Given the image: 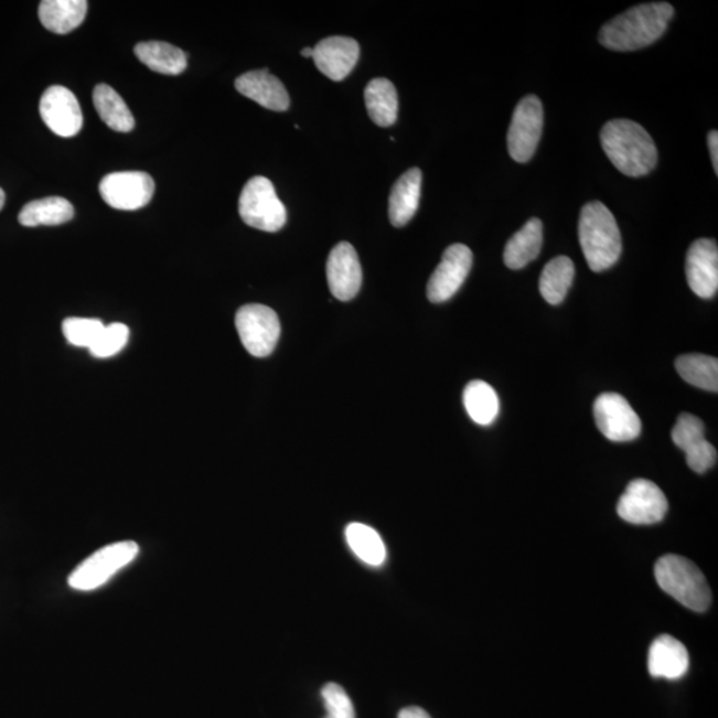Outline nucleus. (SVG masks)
Wrapping results in <instances>:
<instances>
[{
    "instance_id": "1",
    "label": "nucleus",
    "mask_w": 718,
    "mask_h": 718,
    "mask_svg": "<svg viewBox=\"0 0 718 718\" xmlns=\"http://www.w3.org/2000/svg\"><path fill=\"white\" fill-rule=\"evenodd\" d=\"M674 14V8L666 2L635 6L604 24L599 42L619 53L649 47L664 35Z\"/></svg>"
},
{
    "instance_id": "2",
    "label": "nucleus",
    "mask_w": 718,
    "mask_h": 718,
    "mask_svg": "<svg viewBox=\"0 0 718 718\" xmlns=\"http://www.w3.org/2000/svg\"><path fill=\"white\" fill-rule=\"evenodd\" d=\"M600 141L608 159L625 176H645L657 165L655 141L639 122L626 119L608 121L601 129Z\"/></svg>"
},
{
    "instance_id": "3",
    "label": "nucleus",
    "mask_w": 718,
    "mask_h": 718,
    "mask_svg": "<svg viewBox=\"0 0 718 718\" xmlns=\"http://www.w3.org/2000/svg\"><path fill=\"white\" fill-rule=\"evenodd\" d=\"M579 242L592 271L599 274L619 261L623 243L617 218L603 203L591 202L581 210Z\"/></svg>"
},
{
    "instance_id": "4",
    "label": "nucleus",
    "mask_w": 718,
    "mask_h": 718,
    "mask_svg": "<svg viewBox=\"0 0 718 718\" xmlns=\"http://www.w3.org/2000/svg\"><path fill=\"white\" fill-rule=\"evenodd\" d=\"M655 578L662 590L695 612L707 611L711 593L707 579L695 562L678 555H665L655 566Z\"/></svg>"
},
{
    "instance_id": "5",
    "label": "nucleus",
    "mask_w": 718,
    "mask_h": 718,
    "mask_svg": "<svg viewBox=\"0 0 718 718\" xmlns=\"http://www.w3.org/2000/svg\"><path fill=\"white\" fill-rule=\"evenodd\" d=\"M140 548L132 540L118 542L99 549L81 562L69 575L68 585L76 591H94L138 558Z\"/></svg>"
},
{
    "instance_id": "6",
    "label": "nucleus",
    "mask_w": 718,
    "mask_h": 718,
    "mask_svg": "<svg viewBox=\"0 0 718 718\" xmlns=\"http://www.w3.org/2000/svg\"><path fill=\"white\" fill-rule=\"evenodd\" d=\"M238 213L251 228L278 232L287 224V208L278 199L275 185L264 176L250 179L239 195Z\"/></svg>"
},
{
    "instance_id": "7",
    "label": "nucleus",
    "mask_w": 718,
    "mask_h": 718,
    "mask_svg": "<svg viewBox=\"0 0 718 718\" xmlns=\"http://www.w3.org/2000/svg\"><path fill=\"white\" fill-rule=\"evenodd\" d=\"M236 329L244 347L257 358L274 353L281 334V323L275 310L260 303L238 309Z\"/></svg>"
},
{
    "instance_id": "8",
    "label": "nucleus",
    "mask_w": 718,
    "mask_h": 718,
    "mask_svg": "<svg viewBox=\"0 0 718 718\" xmlns=\"http://www.w3.org/2000/svg\"><path fill=\"white\" fill-rule=\"evenodd\" d=\"M543 106L538 96L528 95L515 108L507 135L510 157L517 163L532 160L543 131Z\"/></svg>"
},
{
    "instance_id": "9",
    "label": "nucleus",
    "mask_w": 718,
    "mask_h": 718,
    "mask_svg": "<svg viewBox=\"0 0 718 718\" xmlns=\"http://www.w3.org/2000/svg\"><path fill=\"white\" fill-rule=\"evenodd\" d=\"M593 416L601 435L612 442L635 441L642 432V420L618 393L601 394L594 400Z\"/></svg>"
},
{
    "instance_id": "10",
    "label": "nucleus",
    "mask_w": 718,
    "mask_h": 718,
    "mask_svg": "<svg viewBox=\"0 0 718 718\" xmlns=\"http://www.w3.org/2000/svg\"><path fill=\"white\" fill-rule=\"evenodd\" d=\"M668 513V501L656 483L636 479L625 489L618 503L621 519L646 526L662 522Z\"/></svg>"
},
{
    "instance_id": "11",
    "label": "nucleus",
    "mask_w": 718,
    "mask_h": 718,
    "mask_svg": "<svg viewBox=\"0 0 718 718\" xmlns=\"http://www.w3.org/2000/svg\"><path fill=\"white\" fill-rule=\"evenodd\" d=\"M99 192L115 210L138 211L150 204L154 181L146 172H115L100 181Z\"/></svg>"
},
{
    "instance_id": "12",
    "label": "nucleus",
    "mask_w": 718,
    "mask_h": 718,
    "mask_svg": "<svg viewBox=\"0 0 718 718\" xmlns=\"http://www.w3.org/2000/svg\"><path fill=\"white\" fill-rule=\"evenodd\" d=\"M472 267V251L463 244L444 250L441 264L427 283V297L432 303L449 301L462 288Z\"/></svg>"
},
{
    "instance_id": "13",
    "label": "nucleus",
    "mask_w": 718,
    "mask_h": 718,
    "mask_svg": "<svg viewBox=\"0 0 718 718\" xmlns=\"http://www.w3.org/2000/svg\"><path fill=\"white\" fill-rule=\"evenodd\" d=\"M39 111L44 125L61 138H74L82 131L83 114L79 101L66 87L53 86L45 89Z\"/></svg>"
},
{
    "instance_id": "14",
    "label": "nucleus",
    "mask_w": 718,
    "mask_h": 718,
    "mask_svg": "<svg viewBox=\"0 0 718 718\" xmlns=\"http://www.w3.org/2000/svg\"><path fill=\"white\" fill-rule=\"evenodd\" d=\"M672 439L687 457L690 470L704 474L717 462L715 446L705 439V427L700 418L683 412L672 430Z\"/></svg>"
},
{
    "instance_id": "15",
    "label": "nucleus",
    "mask_w": 718,
    "mask_h": 718,
    "mask_svg": "<svg viewBox=\"0 0 718 718\" xmlns=\"http://www.w3.org/2000/svg\"><path fill=\"white\" fill-rule=\"evenodd\" d=\"M330 292L340 301H351L362 285V268L352 244L340 243L330 251L326 264Z\"/></svg>"
},
{
    "instance_id": "16",
    "label": "nucleus",
    "mask_w": 718,
    "mask_h": 718,
    "mask_svg": "<svg viewBox=\"0 0 718 718\" xmlns=\"http://www.w3.org/2000/svg\"><path fill=\"white\" fill-rule=\"evenodd\" d=\"M687 280L692 292L701 299L715 297L718 289V248L715 239L700 238L687 255Z\"/></svg>"
},
{
    "instance_id": "17",
    "label": "nucleus",
    "mask_w": 718,
    "mask_h": 718,
    "mask_svg": "<svg viewBox=\"0 0 718 718\" xmlns=\"http://www.w3.org/2000/svg\"><path fill=\"white\" fill-rule=\"evenodd\" d=\"M312 60L329 79L341 82L358 63L360 44L353 37L330 36L315 45Z\"/></svg>"
},
{
    "instance_id": "18",
    "label": "nucleus",
    "mask_w": 718,
    "mask_h": 718,
    "mask_svg": "<svg viewBox=\"0 0 718 718\" xmlns=\"http://www.w3.org/2000/svg\"><path fill=\"white\" fill-rule=\"evenodd\" d=\"M236 89L271 111H287L290 105L287 88L278 77L269 74L268 69L250 71L237 77Z\"/></svg>"
},
{
    "instance_id": "19",
    "label": "nucleus",
    "mask_w": 718,
    "mask_h": 718,
    "mask_svg": "<svg viewBox=\"0 0 718 718\" xmlns=\"http://www.w3.org/2000/svg\"><path fill=\"white\" fill-rule=\"evenodd\" d=\"M689 669V653L682 642L669 635L653 640L649 652V671L652 677L678 681Z\"/></svg>"
},
{
    "instance_id": "20",
    "label": "nucleus",
    "mask_w": 718,
    "mask_h": 718,
    "mask_svg": "<svg viewBox=\"0 0 718 718\" xmlns=\"http://www.w3.org/2000/svg\"><path fill=\"white\" fill-rule=\"evenodd\" d=\"M420 191H422V172L419 168H411L393 185L389 199V217L396 228H403L416 215Z\"/></svg>"
},
{
    "instance_id": "21",
    "label": "nucleus",
    "mask_w": 718,
    "mask_h": 718,
    "mask_svg": "<svg viewBox=\"0 0 718 718\" xmlns=\"http://www.w3.org/2000/svg\"><path fill=\"white\" fill-rule=\"evenodd\" d=\"M543 247V224L539 218H529L521 231L508 239L504 248V264L519 270L538 258Z\"/></svg>"
},
{
    "instance_id": "22",
    "label": "nucleus",
    "mask_w": 718,
    "mask_h": 718,
    "mask_svg": "<svg viewBox=\"0 0 718 718\" xmlns=\"http://www.w3.org/2000/svg\"><path fill=\"white\" fill-rule=\"evenodd\" d=\"M86 0H43L39 6V19L45 29L54 34H68L86 19Z\"/></svg>"
},
{
    "instance_id": "23",
    "label": "nucleus",
    "mask_w": 718,
    "mask_h": 718,
    "mask_svg": "<svg viewBox=\"0 0 718 718\" xmlns=\"http://www.w3.org/2000/svg\"><path fill=\"white\" fill-rule=\"evenodd\" d=\"M367 114L375 125L390 127L398 118L397 89L390 81L377 77L365 88Z\"/></svg>"
},
{
    "instance_id": "24",
    "label": "nucleus",
    "mask_w": 718,
    "mask_h": 718,
    "mask_svg": "<svg viewBox=\"0 0 718 718\" xmlns=\"http://www.w3.org/2000/svg\"><path fill=\"white\" fill-rule=\"evenodd\" d=\"M75 215L74 206L64 197L34 200L19 213V223L28 228L34 226H55L71 222Z\"/></svg>"
},
{
    "instance_id": "25",
    "label": "nucleus",
    "mask_w": 718,
    "mask_h": 718,
    "mask_svg": "<svg viewBox=\"0 0 718 718\" xmlns=\"http://www.w3.org/2000/svg\"><path fill=\"white\" fill-rule=\"evenodd\" d=\"M135 55L148 68L163 75H180L187 66L184 51L165 42L139 43L135 47Z\"/></svg>"
},
{
    "instance_id": "26",
    "label": "nucleus",
    "mask_w": 718,
    "mask_h": 718,
    "mask_svg": "<svg viewBox=\"0 0 718 718\" xmlns=\"http://www.w3.org/2000/svg\"><path fill=\"white\" fill-rule=\"evenodd\" d=\"M94 105L100 119L116 132H131L135 118L126 101L107 84H99L94 89Z\"/></svg>"
},
{
    "instance_id": "27",
    "label": "nucleus",
    "mask_w": 718,
    "mask_h": 718,
    "mask_svg": "<svg viewBox=\"0 0 718 718\" xmlns=\"http://www.w3.org/2000/svg\"><path fill=\"white\" fill-rule=\"evenodd\" d=\"M575 278V265L566 256L555 257L542 271L539 289L549 306H559L566 300Z\"/></svg>"
},
{
    "instance_id": "28",
    "label": "nucleus",
    "mask_w": 718,
    "mask_h": 718,
    "mask_svg": "<svg viewBox=\"0 0 718 718\" xmlns=\"http://www.w3.org/2000/svg\"><path fill=\"white\" fill-rule=\"evenodd\" d=\"M463 404L470 418L478 425L489 426L500 416V398L486 382H470L463 393Z\"/></svg>"
},
{
    "instance_id": "29",
    "label": "nucleus",
    "mask_w": 718,
    "mask_h": 718,
    "mask_svg": "<svg viewBox=\"0 0 718 718\" xmlns=\"http://www.w3.org/2000/svg\"><path fill=\"white\" fill-rule=\"evenodd\" d=\"M678 375L689 385L707 392H718V361L703 354L682 355L676 360Z\"/></svg>"
},
{
    "instance_id": "30",
    "label": "nucleus",
    "mask_w": 718,
    "mask_h": 718,
    "mask_svg": "<svg viewBox=\"0 0 718 718\" xmlns=\"http://www.w3.org/2000/svg\"><path fill=\"white\" fill-rule=\"evenodd\" d=\"M346 540L352 551L366 565L373 567L384 565L386 548L378 533L372 527L362 523L349 524Z\"/></svg>"
},
{
    "instance_id": "31",
    "label": "nucleus",
    "mask_w": 718,
    "mask_h": 718,
    "mask_svg": "<svg viewBox=\"0 0 718 718\" xmlns=\"http://www.w3.org/2000/svg\"><path fill=\"white\" fill-rule=\"evenodd\" d=\"M105 326L100 320L73 317L63 322V334L71 345L86 347L89 351Z\"/></svg>"
},
{
    "instance_id": "32",
    "label": "nucleus",
    "mask_w": 718,
    "mask_h": 718,
    "mask_svg": "<svg viewBox=\"0 0 718 718\" xmlns=\"http://www.w3.org/2000/svg\"><path fill=\"white\" fill-rule=\"evenodd\" d=\"M128 339L129 329L125 323H111V325L103 328L98 340L90 346L89 352L98 358L114 357L126 347Z\"/></svg>"
},
{
    "instance_id": "33",
    "label": "nucleus",
    "mask_w": 718,
    "mask_h": 718,
    "mask_svg": "<svg viewBox=\"0 0 718 718\" xmlns=\"http://www.w3.org/2000/svg\"><path fill=\"white\" fill-rule=\"evenodd\" d=\"M325 704V718H355V710L351 697L341 685L329 683L321 690Z\"/></svg>"
},
{
    "instance_id": "34",
    "label": "nucleus",
    "mask_w": 718,
    "mask_h": 718,
    "mask_svg": "<svg viewBox=\"0 0 718 718\" xmlns=\"http://www.w3.org/2000/svg\"><path fill=\"white\" fill-rule=\"evenodd\" d=\"M708 146L710 151L711 163H714L715 172L718 174V132L711 131L708 135Z\"/></svg>"
},
{
    "instance_id": "35",
    "label": "nucleus",
    "mask_w": 718,
    "mask_h": 718,
    "mask_svg": "<svg viewBox=\"0 0 718 718\" xmlns=\"http://www.w3.org/2000/svg\"><path fill=\"white\" fill-rule=\"evenodd\" d=\"M398 718H431L422 708L409 707L399 711Z\"/></svg>"
},
{
    "instance_id": "36",
    "label": "nucleus",
    "mask_w": 718,
    "mask_h": 718,
    "mask_svg": "<svg viewBox=\"0 0 718 718\" xmlns=\"http://www.w3.org/2000/svg\"><path fill=\"white\" fill-rule=\"evenodd\" d=\"M303 57H313V49L307 47L301 51Z\"/></svg>"
},
{
    "instance_id": "37",
    "label": "nucleus",
    "mask_w": 718,
    "mask_h": 718,
    "mask_svg": "<svg viewBox=\"0 0 718 718\" xmlns=\"http://www.w3.org/2000/svg\"><path fill=\"white\" fill-rule=\"evenodd\" d=\"M4 203H6L4 191L2 190V187H0V211L3 210Z\"/></svg>"
}]
</instances>
